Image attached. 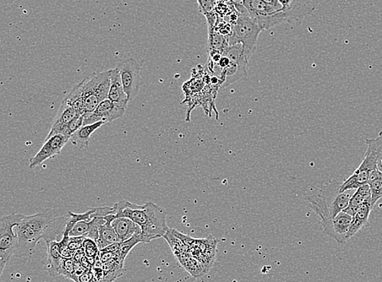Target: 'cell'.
I'll list each match as a JSON object with an SVG mask.
<instances>
[{"label":"cell","mask_w":382,"mask_h":282,"mask_svg":"<svg viewBox=\"0 0 382 282\" xmlns=\"http://www.w3.org/2000/svg\"><path fill=\"white\" fill-rule=\"evenodd\" d=\"M125 94L128 95L129 101L135 99L140 86L143 84L140 70L141 64L133 58L125 59L117 65Z\"/></svg>","instance_id":"cell-9"},{"label":"cell","mask_w":382,"mask_h":282,"mask_svg":"<svg viewBox=\"0 0 382 282\" xmlns=\"http://www.w3.org/2000/svg\"><path fill=\"white\" fill-rule=\"evenodd\" d=\"M282 13L288 24L301 23L305 16L313 13L315 0H278Z\"/></svg>","instance_id":"cell-10"},{"label":"cell","mask_w":382,"mask_h":282,"mask_svg":"<svg viewBox=\"0 0 382 282\" xmlns=\"http://www.w3.org/2000/svg\"><path fill=\"white\" fill-rule=\"evenodd\" d=\"M95 281L94 274L92 272V269H87L84 273L79 276V282H91Z\"/></svg>","instance_id":"cell-33"},{"label":"cell","mask_w":382,"mask_h":282,"mask_svg":"<svg viewBox=\"0 0 382 282\" xmlns=\"http://www.w3.org/2000/svg\"><path fill=\"white\" fill-rule=\"evenodd\" d=\"M369 185L372 193V204L373 208L379 199L382 198V172L376 170L371 175L369 182Z\"/></svg>","instance_id":"cell-25"},{"label":"cell","mask_w":382,"mask_h":282,"mask_svg":"<svg viewBox=\"0 0 382 282\" xmlns=\"http://www.w3.org/2000/svg\"><path fill=\"white\" fill-rule=\"evenodd\" d=\"M247 9L248 15L263 30L287 23L282 9H277L263 0H242L241 2Z\"/></svg>","instance_id":"cell-6"},{"label":"cell","mask_w":382,"mask_h":282,"mask_svg":"<svg viewBox=\"0 0 382 282\" xmlns=\"http://www.w3.org/2000/svg\"><path fill=\"white\" fill-rule=\"evenodd\" d=\"M84 256H86V253L84 249L82 247L79 249V250L75 252L74 259L75 262H80L81 259L83 258Z\"/></svg>","instance_id":"cell-34"},{"label":"cell","mask_w":382,"mask_h":282,"mask_svg":"<svg viewBox=\"0 0 382 282\" xmlns=\"http://www.w3.org/2000/svg\"><path fill=\"white\" fill-rule=\"evenodd\" d=\"M81 116L83 115H81L72 106L69 105L67 102L63 100L53 124H67Z\"/></svg>","instance_id":"cell-24"},{"label":"cell","mask_w":382,"mask_h":282,"mask_svg":"<svg viewBox=\"0 0 382 282\" xmlns=\"http://www.w3.org/2000/svg\"><path fill=\"white\" fill-rule=\"evenodd\" d=\"M63 100L67 102L69 105L72 106L81 115H84L85 108L80 83L76 85L70 90L69 93L64 98Z\"/></svg>","instance_id":"cell-22"},{"label":"cell","mask_w":382,"mask_h":282,"mask_svg":"<svg viewBox=\"0 0 382 282\" xmlns=\"http://www.w3.org/2000/svg\"><path fill=\"white\" fill-rule=\"evenodd\" d=\"M352 218V215L342 211L335 218L322 221L321 225L323 226L325 234L334 238L337 243H345L347 242V235L350 229Z\"/></svg>","instance_id":"cell-12"},{"label":"cell","mask_w":382,"mask_h":282,"mask_svg":"<svg viewBox=\"0 0 382 282\" xmlns=\"http://www.w3.org/2000/svg\"><path fill=\"white\" fill-rule=\"evenodd\" d=\"M263 1L271 5V6L275 7L277 9H282V6L278 0H263Z\"/></svg>","instance_id":"cell-35"},{"label":"cell","mask_w":382,"mask_h":282,"mask_svg":"<svg viewBox=\"0 0 382 282\" xmlns=\"http://www.w3.org/2000/svg\"><path fill=\"white\" fill-rule=\"evenodd\" d=\"M371 201H372V193H371L369 185L367 184V185L360 187L356 189L350 199V202H349L347 208L344 211L353 216L364 204L371 203Z\"/></svg>","instance_id":"cell-19"},{"label":"cell","mask_w":382,"mask_h":282,"mask_svg":"<svg viewBox=\"0 0 382 282\" xmlns=\"http://www.w3.org/2000/svg\"><path fill=\"white\" fill-rule=\"evenodd\" d=\"M373 208L371 203L364 204L362 207L356 211V213L353 216L350 229H349L347 235V241L356 235L364 226L367 225L371 211H372Z\"/></svg>","instance_id":"cell-20"},{"label":"cell","mask_w":382,"mask_h":282,"mask_svg":"<svg viewBox=\"0 0 382 282\" xmlns=\"http://www.w3.org/2000/svg\"><path fill=\"white\" fill-rule=\"evenodd\" d=\"M24 216L12 214L3 216L0 221V276H2L10 259L14 256L16 247L14 227L23 220Z\"/></svg>","instance_id":"cell-7"},{"label":"cell","mask_w":382,"mask_h":282,"mask_svg":"<svg viewBox=\"0 0 382 282\" xmlns=\"http://www.w3.org/2000/svg\"><path fill=\"white\" fill-rule=\"evenodd\" d=\"M75 260L74 258L63 259L60 275L70 280H74Z\"/></svg>","instance_id":"cell-29"},{"label":"cell","mask_w":382,"mask_h":282,"mask_svg":"<svg viewBox=\"0 0 382 282\" xmlns=\"http://www.w3.org/2000/svg\"><path fill=\"white\" fill-rule=\"evenodd\" d=\"M139 243H143L142 242L141 233L140 234H136L133 237L129 238V240L121 242V246H120L119 249V256L120 259H122V262H125V259L128 256V254L136 245H138Z\"/></svg>","instance_id":"cell-26"},{"label":"cell","mask_w":382,"mask_h":282,"mask_svg":"<svg viewBox=\"0 0 382 282\" xmlns=\"http://www.w3.org/2000/svg\"><path fill=\"white\" fill-rule=\"evenodd\" d=\"M199 11L205 16L215 13V8L217 0H196Z\"/></svg>","instance_id":"cell-31"},{"label":"cell","mask_w":382,"mask_h":282,"mask_svg":"<svg viewBox=\"0 0 382 282\" xmlns=\"http://www.w3.org/2000/svg\"><path fill=\"white\" fill-rule=\"evenodd\" d=\"M214 29L218 34L227 37L232 35L233 25L228 20H225L220 16H218V19L214 27Z\"/></svg>","instance_id":"cell-30"},{"label":"cell","mask_w":382,"mask_h":282,"mask_svg":"<svg viewBox=\"0 0 382 282\" xmlns=\"http://www.w3.org/2000/svg\"><path fill=\"white\" fill-rule=\"evenodd\" d=\"M113 213L117 218L125 216L132 219L139 225L143 243L163 237L169 230L166 211L152 202L138 205L123 200L113 205Z\"/></svg>","instance_id":"cell-1"},{"label":"cell","mask_w":382,"mask_h":282,"mask_svg":"<svg viewBox=\"0 0 382 282\" xmlns=\"http://www.w3.org/2000/svg\"><path fill=\"white\" fill-rule=\"evenodd\" d=\"M83 248L84 249L86 256L89 258L92 266H94L96 257L100 253V249L99 247H98L96 242L91 240L90 237H86L84 242Z\"/></svg>","instance_id":"cell-27"},{"label":"cell","mask_w":382,"mask_h":282,"mask_svg":"<svg viewBox=\"0 0 382 282\" xmlns=\"http://www.w3.org/2000/svg\"><path fill=\"white\" fill-rule=\"evenodd\" d=\"M69 142V139L63 134H55L53 136L45 139L41 149L34 157L30 160V169H35L43 162L53 158L62 153L64 146Z\"/></svg>","instance_id":"cell-11"},{"label":"cell","mask_w":382,"mask_h":282,"mask_svg":"<svg viewBox=\"0 0 382 282\" xmlns=\"http://www.w3.org/2000/svg\"><path fill=\"white\" fill-rule=\"evenodd\" d=\"M235 1H236V2H242V0H235Z\"/></svg>","instance_id":"cell-36"},{"label":"cell","mask_w":382,"mask_h":282,"mask_svg":"<svg viewBox=\"0 0 382 282\" xmlns=\"http://www.w3.org/2000/svg\"><path fill=\"white\" fill-rule=\"evenodd\" d=\"M85 238L84 236H69V248L70 250L76 252L83 247Z\"/></svg>","instance_id":"cell-32"},{"label":"cell","mask_w":382,"mask_h":282,"mask_svg":"<svg viewBox=\"0 0 382 282\" xmlns=\"http://www.w3.org/2000/svg\"><path fill=\"white\" fill-rule=\"evenodd\" d=\"M232 25V35L228 37L229 46L241 43L245 55L249 61L257 47L260 33L264 30L248 13H240Z\"/></svg>","instance_id":"cell-5"},{"label":"cell","mask_w":382,"mask_h":282,"mask_svg":"<svg viewBox=\"0 0 382 282\" xmlns=\"http://www.w3.org/2000/svg\"><path fill=\"white\" fill-rule=\"evenodd\" d=\"M108 99L111 100L113 104H116L120 107L125 108L127 110L128 102V95L125 94V92L123 88V85L122 83L121 75L118 69H111V89H109Z\"/></svg>","instance_id":"cell-14"},{"label":"cell","mask_w":382,"mask_h":282,"mask_svg":"<svg viewBox=\"0 0 382 282\" xmlns=\"http://www.w3.org/2000/svg\"><path fill=\"white\" fill-rule=\"evenodd\" d=\"M249 61L241 43L229 46L223 52L220 61L215 64V68L218 69V78L222 81V88H227L244 77L247 73Z\"/></svg>","instance_id":"cell-3"},{"label":"cell","mask_w":382,"mask_h":282,"mask_svg":"<svg viewBox=\"0 0 382 282\" xmlns=\"http://www.w3.org/2000/svg\"><path fill=\"white\" fill-rule=\"evenodd\" d=\"M229 47L227 37L218 34L214 28H209L208 52L223 53Z\"/></svg>","instance_id":"cell-23"},{"label":"cell","mask_w":382,"mask_h":282,"mask_svg":"<svg viewBox=\"0 0 382 282\" xmlns=\"http://www.w3.org/2000/svg\"><path fill=\"white\" fill-rule=\"evenodd\" d=\"M342 182L332 181L315 192L307 198L308 205L322 221L335 218V216L345 210L356 189L341 191Z\"/></svg>","instance_id":"cell-2"},{"label":"cell","mask_w":382,"mask_h":282,"mask_svg":"<svg viewBox=\"0 0 382 282\" xmlns=\"http://www.w3.org/2000/svg\"><path fill=\"white\" fill-rule=\"evenodd\" d=\"M116 218H117L116 214L111 213L107 215L106 216V221L99 227V237H98L96 243L98 247H99L100 251L111 245L113 243L121 242L119 240L116 230L113 229L111 224L113 220Z\"/></svg>","instance_id":"cell-17"},{"label":"cell","mask_w":382,"mask_h":282,"mask_svg":"<svg viewBox=\"0 0 382 282\" xmlns=\"http://www.w3.org/2000/svg\"><path fill=\"white\" fill-rule=\"evenodd\" d=\"M94 225V219L80 221L76 223L69 232V236H84L86 237Z\"/></svg>","instance_id":"cell-28"},{"label":"cell","mask_w":382,"mask_h":282,"mask_svg":"<svg viewBox=\"0 0 382 282\" xmlns=\"http://www.w3.org/2000/svg\"><path fill=\"white\" fill-rule=\"evenodd\" d=\"M85 108L84 115L96 110L103 100L108 99L111 85V70L96 73L80 83Z\"/></svg>","instance_id":"cell-4"},{"label":"cell","mask_w":382,"mask_h":282,"mask_svg":"<svg viewBox=\"0 0 382 282\" xmlns=\"http://www.w3.org/2000/svg\"><path fill=\"white\" fill-rule=\"evenodd\" d=\"M124 263L119 257L114 258L103 264V281H112L116 280L125 273Z\"/></svg>","instance_id":"cell-21"},{"label":"cell","mask_w":382,"mask_h":282,"mask_svg":"<svg viewBox=\"0 0 382 282\" xmlns=\"http://www.w3.org/2000/svg\"><path fill=\"white\" fill-rule=\"evenodd\" d=\"M365 143L367 145V150L365 151L363 161L353 175L342 183V192L356 189L360 187L367 185L372 172L378 170V165H376L378 155H376L374 146L368 139L365 141Z\"/></svg>","instance_id":"cell-8"},{"label":"cell","mask_w":382,"mask_h":282,"mask_svg":"<svg viewBox=\"0 0 382 282\" xmlns=\"http://www.w3.org/2000/svg\"><path fill=\"white\" fill-rule=\"evenodd\" d=\"M105 122H98L94 124H86L74 132L69 139V142L78 148H86L90 143L91 136L98 129L101 128Z\"/></svg>","instance_id":"cell-18"},{"label":"cell","mask_w":382,"mask_h":282,"mask_svg":"<svg viewBox=\"0 0 382 282\" xmlns=\"http://www.w3.org/2000/svg\"><path fill=\"white\" fill-rule=\"evenodd\" d=\"M125 108L120 107L111 100L106 99L103 100L96 110L84 115V126L94 124L98 122H111L116 119L122 117L125 114Z\"/></svg>","instance_id":"cell-13"},{"label":"cell","mask_w":382,"mask_h":282,"mask_svg":"<svg viewBox=\"0 0 382 282\" xmlns=\"http://www.w3.org/2000/svg\"><path fill=\"white\" fill-rule=\"evenodd\" d=\"M111 224L121 242L141 233L140 225L136 224L132 219L125 218V216L114 218Z\"/></svg>","instance_id":"cell-16"},{"label":"cell","mask_w":382,"mask_h":282,"mask_svg":"<svg viewBox=\"0 0 382 282\" xmlns=\"http://www.w3.org/2000/svg\"><path fill=\"white\" fill-rule=\"evenodd\" d=\"M47 263L45 269L51 276H60L63 257L60 252L58 241H47Z\"/></svg>","instance_id":"cell-15"}]
</instances>
